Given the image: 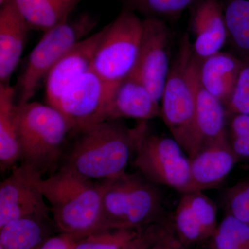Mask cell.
Listing matches in <instances>:
<instances>
[{
    "label": "cell",
    "instance_id": "6da1fadb",
    "mask_svg": "<svg viewBox=\"0 0 249 249\" xmlns=\"http://www.w3.org/2000/svg\"><path fill=\"white\" fill-rule=\"evenodd\" d=\"M142 121L133 128L120 120L106 121L73 129L76 138L65 150L60 169L98 182L127 173Z\"/></svg>",
    "mask_w": 249,
    "mask_h": 249
},
{
    "label": "cell",
    "instance_id": "7a4b0ae2",
    "mask_svg": "<svg viewBox=\"0 0 249 249\" xmlns=\"http://www.w3.org/2000/svg\"><path fill=\"white\" fill-rule=\"evenodd\" d=\"M39 186L54 221L65 233L82 239L107 229L103 209V184L59 168Z\"/></svg>",
    "mask_w": 249,
    "mask_h": 249
},
{
    "label": "cell",
    "instance_id": "3957f363",
    "mask_svg": "<svg viewBox=\"0 0 249 249\" xmlns=\"http://www.w3.org/2000/svg\"><path fill=\"white\" fill-rule=\"evenodd\" d=\"M21 163L43 175L56 168L74 127L61 111L34 101L15 111Z\"/></svg>",
    "mask_w": 249,
    "mask_h": 249
},
{
    "label": "cell",
    "instance_id": "277c9868",
    "mask_svg": "<svg viewBox=\"0 0 249 249\" xmlns=\"http://www.w3.org/2000/svg\"><path fill=\"white\" fill-rule=\"evenodd\" d=\"M199 64L189 36L185 34L160 101L162 119L190 159L200 149L195 119Z\"/></svg>",
    "mask_w": 249,
    "mask_h": 249
},
{
    "label": "cell",
    "instance_id": "5b68a950",
    "mask_svg": "<svg viewBox=\"0 0 249 249\" xmlns=\"http://www.w3.org/2000/svg\"><path fill=\"white\" fill-rule=\"evenodd\" d=\"M101 183L107 229L141 231L165 219L160 190L140 173H125Z\"/></svg>",
    "mask_w": 249,
    "mask_h": 249
},
{
    "label": "cell",
    "instance_id": "8992f818",
    "mask_svg": "<svg viewBox=\"0 0 249 249\" xmlns=\"http://www.w3.org/2000/svg\"><path fill=\"white\" fill-rule=\"evenodd\" d=\"M142 31V20L131 9L124 10L105 27L91 69L113 92L137 66Z\"/></svg>",
    "mask_w": 249,
    "mask_h": 249
},
{
    "label": "cell",
    "instance_id": "52a82bcc",
    "mask_svg": "<svg viewBox=\"0 0 249 249\" xmlns=\"http://www.w3.org/2000/svg\"><path fill=\"white\" fill-rule=\"evenodd\" d=\"M133 155L134 166L149 181L186 193L191 160L173 137L150 133L146 121H142Z\"/></svg>",
    "mask_w": 249,
    "mask_h": 249
},
{
    "label": "cell",
    "instance_id": "ba28073f",
    "mask_svg": "<svg viewBox=\"0 0 249 249\" xmlns=\"http://www.w3.org/2000/svg\"><path fill=\"white\" fill-rule=\"evenodd\" d=\"M96 21L83 14L71 21L46 31L29 54L25 69L18 82V103L30 101L55 64L77 42L89 36Z\"/></svg>",
    "mask_w": 249,
    "mask_h": 249
},
{
    "label": "cell",
    "instance_id": "9c48e42d",
    "mask_svg": "<svg viewBox=\"0 0 249 249\" xmlns=\"http://www.w3.org/2000/svg\"><path fill=\"white\" fill-rule=\"evenodd\" d=\"M42 177L22 163L12 168L0 184V227L23 218L48 219L50 207L39 186Z\"/></svg>",
    "mask_w": 249,
    "mask_h": 249
},
{
    "label": "cell",
    "instance_id": "30bf717a",
    "mask_svg": "<svg viewBox=\"0 0 249 249\" xmlns=\"http://www.w3.org/2000/svg\"><path fill=\"white\" fill-rule=\"evenodd\" d=\"M169 29L160 18L142 20L138 61L134 72L158 102L161 101L170 71Z\"/></svg>",
    "mask_w": 249,
    "mask_h": 249
},
{
    "label": "cell",
    "instance_id": "8fae6325",
    "mask_svg": "<svg viewBox=\"0 0 249 249\" xmlns=\"http://www.w3.org/2000/svg\"><path fill=\"white\" fill-rule=\"evenodd\" d=\"M113 91L92 69L64 90L54 107L61 111L74 129L103 122Z\"/></svg>",
    "mask_w": 249,
    "mask_h": 249
},
{
    "label": "cell",
    "instance_id": "7c38bea8",
    "mask_svg": "<svg viewBox=\"0 0 249 249\" xmlns=\"http://www.w3.org/2000/svg\"><path fill=\"white\" fill-rule=\"evenodd\" d=\"M172 224L181 246L210 240L218 226L217 209L203 191L181 193Z\"/></svg>",
    "mask_w": 249,
    "mask_h": 249
},
{
    "label": "cell",
    "instance_id": "4fadbf2b",
    "mask_svg": "<svg viewBox=\"0 0 249 249\" xmlns=\"http://www.w3.org/2000/svg\"><path fill=\"white\" fill-rule=\"evenodd\" d=\"M104 33L105 27L77 42L55 64L45 80L47 104L53 107L69 85L91 70Z\"/></svg>",
    "mask_w": 249,
    "mask_h": 249
},
{
    "label": "cell",
    "instance_id": "5bb4252c",
    "mask_svg": "<svg viewBox=\"0 0 249 249\" xmlns=\"http://www.w3.org/2000/svg\"><path fill=\"white\" fill-rule=\"evenodd\" d=\"M187 192L203 191L219 186L239 161L229 136L205 144L191 159Z\"/></svg>",
    "mask_w": 249,
    "mask_h": 249
},
{
    "label": "cell",
    "instance_id": "9a60e30c",
    "mask_svg": "<svg viewBox=\"0 0 249 249\" xmlns=\"http://www.w3.org/2000/svg\"><path fill=\"white\" fill-rule=\"evenodd\" d=\"M156 117H161L160 102L133 71L114 89L103 121L124 118L147 121Z\"/></svg>",
    "mask_w": 249,
    "mask_h": 249
},
{
    "label": "cell",
    "instance_id": "2e32d148",
    "mask_svg": "<svg viewBox=\"0 0 249 249\" xmlns=\"http://www.w3.org/2000/svg\"><path fill=\"white\" fill-rule=\"evenodd\" d=\"M193 50L199 61L221 52L229 35L219 0L199 1L193 16Z\"/></svg>",
    "mask_w": 249,
    "mask_h": 249
},
{
    "label": "cell",
    "instance_id": "e0dca14e",
    "mask_svg": "<svg viewBox=\"0 0 249 249\" xmlns=\"http://www.w3.org/2000/svg\"><path fill=\"white\" fill-rule=\"evenodd\" d=\"M30 29L13 0L0 9V84H8L25 46Z\"/></svg>",
    "mask_w": 249,
    "mask_h": 249
},
{
    "label": "cell",
    "instance_id": "ac0fdd59",
    "mask_svg": "<svg viewBox=\"0 0 249 249\" xmlns=\"http://www.w3.org/2000/svg\"><path fill=\"white\" fill-rule=\"evenodd\" d=\"M242 59L219 52L200 62L199 83L205 89L227 106L237 84Z\"/></svg>",
    "mask_w": 249,
    "mask_h": 249
},
{
    "label": "cell",
    "instance_id": "d6986e66",
    "mask_svg": "<svg viewBox=\"0 0 249 249\" xmlns=\"http://www.w3.org/2000/svg\"><path fill=\"white\" fill-rule=\"evenodd\" d=\"M228 117L224 105L205 89L199 81L195 119L200 148L205 144L229 136L226 127Z\"/></svg>",
    "mask_w": 249,
    "mask_h": 249
},
{
    "label": "cell",
    "instance_id": "ffe728a7",
    "mask_svg": "<svg viewBox=\"0 0 249 249\" xmlns=\"http://www.w3.org/2000/svg\"><path fill=\"white\" fill-rule=\"evenodd\" d=\"M16 88L0 84V166L1 171L13 168L20 160V149L15 111Z\"/></svg>",
    "mask_w": 249,
    "mask_h": 249
},
{
    "label": "cell",
    "instance_id": "44dd1931",
    "mask_svg": "<svg viewBox=\"0 0 249 249\" xmlns=\"http://www.w3.org/2000/svg\"><path fill=\"white\" fill-rule=\"evenodd\" d=\"M29 27L44 33L68 21L81 0H13Z\"/></svg>",
    "mask_w": 249,
    "mask_h": 249
},
{
    "label": "cell",
    "instance_id": "7402d4cb",
    "mask_svg": "<svg viewBox=\"0 0 249 249\" xmlns=\"http://www.w3.org/2000/svg\"><path fill=\"white\" fill-rule=\"evenodd\" d=\"M32 217L13 221L0 227V249H39L46 238L45 220Z\"/></svg>",
    "mask_w": 249,
    "mask_h": 249
},
{
    "label": "cell",
    "instance_id": "603a6c76",
    "mask_svg": "<svg viewBox=\"0 0 249 249\" xmlns=\"http://www.w3.org/2000/svg\"><path fill=\"white\" fill-rule=\"evenodd\" d=\"M224 15L232 47L241 58L249 56V0H229Z\"/></svg>",
    "mask_w": 249,
    "mask_h": 249
},
{
    "label": "cell",
    "instance_id": "cb8c5ba5",
    "mask_svg": "<svg viewBox=\"0 0 249 249\" xmlns=\"http://www.w3.org/2000/svg\"><path fill=\"white\" fill-rule=\"evenodd\" d=\"M209 241L210 249H249V224L226 214Z\"/></svg>",
    "mask_w": 249,
    "mask_h": 249
},
{
    "label": "cell",
    "instance_id": "d4e9b609",
    "mask_svg": "<svg viewBox=\"0 0 249 249\" xmlns=\"http://www.w3.org/2000/svg\"><path fill=\"white\" fill-rule=\"evenodd\" d=\"M139 231L128 229H103L80 239L74 249H122Z\"/></svg>",
    "mask_w": 249,
    "mask_h": 249
},
{
    "label": "cell",
    "instance_id": "484cf974",
    "mask_svg": "<svg viewBox=\"0 0 249 249\" xmlns=\"http://www.w3.org/2000/svg\"><path fill=\"white\" fill-rule=\"evenodd\" d=\"M131 6L148 15V18L176 16L195 0H128Z\"/></svg>",
    "mask_w": 249,
    "mask_h": 249
},
{
    "label": "cell",
    "instance_id": "4316f807",
    "mask_svg": "<svg viewBox=\"0 0 249 249\" xmlns=\"http://www.w3.org/2000/svg\"><path fill=\"white\" fill-rule=\"evenodd\" d=\"M224 205L226 214L249 224V178L228 190Z\"/></svg>",
    "mask_w": 249,
    "mask_h": 249
},
{
    "label": "cell",
    "instance_id": "83f0119b",
    "mask_svg": "<svg viewBox=\"0 0 249 249\" xmlns=\"http://www.w3.org/2000/svg\"><path fill=\"white\" fill-rule=\"evenodd\" d=\"M242 60V67L237 84L226 106L229 117L234 114H249V56Z\"/></svg>",
    "mask_w": 249,
    "mask_h": 249
},
{
    "label": "cell",
    "instance_id": "f1b7e54d",
    "mask_svg": "<svg viewBox=\"0 0 249 249\" xmlns=\"http://www.w3.org/2000/svg\"><path fill=\"white\" fill-rule=\"evenodd\" d=\"M166 220L167 219H164L144 228L122 249H150L160 236Z\"/></svg>",
    "mask_w": 249,
    "mask_h": 249
},
{
    "label": "cell",
    "instance_id": "f546056e",
    "mask_svg": "<svg viewBox=\"0 0 249 249\" xmlns=\"http://www.w3.org/2000/svg\"><path fill=\"white\" fill-rule=\"evenodd\" d=\"M181 245L174 230L171 219H167L163 230L149 249H180Z\"/></svg>",
    "mask_w": 249,
    "mask_h": 249
},
{
    "label": "cell",
    "instance_id": "4dcf8cb0",
    "mask_svg": "<svg viewBox=\"0 0 249 249\" xmlns=\"http://www.w3.org/2000/svg\"><path fill=\"white\" fill-rule=\"evenodd\" d=\"M80 240L76 236L62 232L47 238L39 249H74Z\"/></svg>",
    "mask_w": 249,
    "mask_h": 249
},
{
    "label": "cell",
    "instance_id": "1f68e13d",
    "mask_svg": "<svg viewBox=\"0 0 249 249\" xmlns=\"http://www.w3.org/2000/svg\"><path fill=\"white\" fill-rule=\"evenodd\" d=\"M229 124L231 137H248L249 136V114H234Z\"/></svg>",
    "mask_w": 249,
    "mask_h": 249
},
{
    "label": "cell",
    "instance_id": "d6a6232c",
    "mask_svg": "<svg viewBox=\"0 0 249 249\" xmlns=\"http://www.w3.org/2000/svg\"><path fill=\"white\" fill-rule=\"evenodd\" d=\"M230 142L239 160H249V136L231 138Z\"/></svg>",
    "mask_w": 249,
    "mask_h": 249
},
{
    "label": "cell",
    "instance_id": "836d02e7",
    "mask_svg": "<svg viewBox=\"0 0 249 249\" xmlns=\"http://www.w3.org/2000/svg\"><path fill=\"white\" fill-rule=\"evenodd\" d=\"M9 0H0V5L3 6L5 4V3L7 2Z\"/></svg>",
    "mask_w": 249,
    "mask_h": 249
},
{
    "label": "cell",
    "instance_id": "e575fe53",
    "mask_svg": "<svg viewBox=\"0 0 249 249\" xmlns=\"http://www.w3.org/2000/svg\"></svg>",
    "mask_w": 249,
    "mask_h": 249
}]
</instances>
